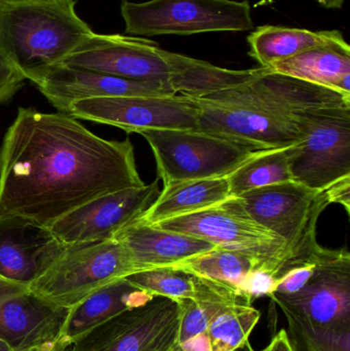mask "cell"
<instances>
[{"mask_svg": "<svg viewBox=\"0 0 350 351\" xmlns=\"http://www.w3.org/2000/svg\"><path fill=\"white\" fill-rule=\"evenodd\" d=\"M144 184L129 139H103L67 113L20 108L4 134L0 217L49 227L95 198Z\"/></svg>", "mask_w": 350, "mask_h": 351, "instance_id": "cell-1", "label": "cell"}, {"mask_svg": "<svg viewBox=\"0 0 350 351\" xmlns=\"http://www.w3.org/2000/svg\"><path fill=\"white\" fill-rule=\"evenodd\" d=\"M75 6L76 0H0V51L25 80L35 82L94 32Z\"/></svg>", "mask_w": 350, "mask_h": 351, "instance_id": "cell-2", "label": "cell"}, {"mask_svg": "<svg viewBox=\"0 0 350 351\" xmlns=\"http://www.w3.org/2000/svg\"><path fill=\"white\" fill-rule=\"evenodd\" d=\"M236 198L257 223L285 243V257L275 282L287 270L314 258L322 247L316 226L321 214L331 204L326 189L312 190L291 181L257 188Z\"/></svg>", "mask_w": 350, "mask_h": 351, "instance_id": "cell-3", "label": "cell"}, {"mask_svg": "<svg viewBox=\"0 0 350 351\" xmlns=\"http://www.w3.org/2000/svg\"><path fill=\"white\" fill-rule=\"evenodd\" d=\"M137 134L149 144L164 185L228 177L257 150L229 138L199 130L147 129Z\"/></svg>", "mask_w": 350, "mask_h": 351, "instance_id": "cell-4", "label": "cell"}, {"mask_svg": "<svg viewBox=\"0 0 350 351\" xmlns=\"http://www.w3.org/2000/svg\"><path fill=\"white\" fill-rule=\"evenodd\" d=\"M137 272L125 245L113 239L67 247L29 288L58 306L71 308L103 287Z\"/></svg>", "mask_w": 350, "mask_h": 351, "instance_id": "cell-5", "label": "cell"}, {"mask_svg": "<svg viewBox=\"0 0 350 351\" xmlns=\"http://www.w3.org/2000/svg\"><path fill=\"white\" fill-rule=\"evenodd\" d=\"M121 16L131 36L242 32L254 29L247 0H123Z\"/></svg>", "mask_w": 350, "mask_h": 351, "instance_id": "cell-6", "label": "cell"}, {"mask_svg": "<svg viewBox=\"0 0 350 351\" xmlns=\"http://www.w3.org/2000/svg\"><path fill=\"white\" fill-rule=\"evenodd\" d=\"M166 230L191 235L219 247L256 256L266 262L261 268L273 276L285 257V243L279 235L257 223L236 197L185 216L156 223Z\"/></svg>", "mask_w": 350, "mask_h": 351, "instance_id": "cell-7", "label": "cell"}, {"mask_svg": "<svg viewBox=\"0 0 350 351\" xmlns=\"http://www.w3.org/2000/svg\"><path fill=\"white\" fill-rule=\"evenodd\" d=\"M183 55L141 37L92 32L60 64L125 80L160 84L171 94Z\"/></svg>", "mask_w": 350, "mask_h": 351, "instance_id": "cell-8", "label": "cell"}, {"mask_svg": "<svg viewBox=\"0 0 350 351\" xmlns=\"http://www.w3.org/2000/svg\"><path fill=\"white\" fill-rule=\"evenodd\" d=\"M303 140L290 158L292 180L325 190L350 176V108L324 109L301 119Z\"/></svg>", "mask_w": 350, "mask_h": 351, "instance_id": "cell-9", "label": "cell"}, {"mask_svg": "<svg viewBox=\"0 0 350 351\" xmlns=\"http://www.w3.org/2000/svg\"><path fill=\"white\" fill-rule=\"evenodd\" d=\"M289 325L308 328L350 326V254L323 250L316 274L292 295H273Z\"/></svg>", "mask_w": 350, "mask_h": 351, "instance_id": "cell-10", "label": "cell"}, {"mask_svg": "<svg viewBox=\"0 0 350 351\" xmlns=\"http://www.w3.org/2000/svg\"><path fill=\"white\" fill-rule=\"evenodd\" d=\"M67 114L129 134L147 129L197 130L199 111L190 97L173 95L86 99L72 103Z\"/></svg>", "mask_w": 350, "mask_h": 351, "instance_id": "cell-11", "label": "cell"}, {"mask_svg": "<svg viewBox=\"0 0 350 351\" xmlns=\"http://www.w3.org/2000/svg\"><path fill=\"white\" fill-rule=\"evenodd\" d=\"M203 98L248 105L297 121L314 111L350 108V95L277 73L269 68L246 84Z\"/></svg>", "mask_w": 350, "mask_h": 351, "instance_id": "cell-12", "label": "cell"}, {"mask_svg": "<svg viewBox=\"0 0 350 351\" xmlns=\"http://www.w3.org/2000/svg\"><path fill=\"white\" fill-rule=\"evenodd\" d=\"M160 179L95 198L49 226L66 247L113 239L139 219L160 194Z\"/></svg>", "mask_w": 350, "mask_h": 351, "instance_id": "cell-13", "label": "cell"}, {"mask_svg": "<svg viewBox=\"0 0 350 351\" xmlns=\"http://www.w3.org/2000/svg\"><path fill=\"white\" fill-rule=\"evenodd\" d=\"M192 99L199 107V131L223 136L257 150L290 147L303 140L301 121L248 105L203 97Z\"/></svg>", "mask_w": 350, "mask_h": 351, "instance_id": "cell-14", "label": "cell"}, {"mask_svg": "<svg viewBox=\"0 0 350 351\" xmlns=\"http://www.w3.org/2000/svg\"><path fill=\"white\" fill-rule=\"evenodd\" d=\"M68 313L29 286L0 278V340L12 350L59 339Z\"/></svg>", "mask_w": 350, "mask_h": 351, "instance_id": "cell-15", "label": "cell"}, {"mask_svg": "<svg viewBox=\"0 0 350 351\" xmlns=\"http://www.w3.org/2000/svg\"><path fill=\"white\" fill-rule=\"evenodd\" d=\"M180 303L154 297L90 330L70 351H144L180 319Z\"/></svg>", "mask_w": 350, "mask_h": 351, "instance_id": "cell-16", "label": "cell"}, {"mask_svg": "<svg viewBox=\"0 0 350 351\" xmlns=\"http://www.w3.org/2000/svg\"><path fill=\"white\" fill-rule=\"evenodd\" d=\"M67 247L49 227L21 217H0V278L29 286Z\"/></svg>", "mask_w": 350, "mask_h": 351, "instance_id": "cell-17", "label": "cell"}, {"mask_svg": "<svg viewBox=\"0 0 350 351\" xmlns=\"http://www.w3.org/2000/svg\"><path fill=\"white\" fill-rule=\"evenodd\" d=\"M33 84L59 112L64 113H67L72 103L86 99L173 96L160 84L125 80L64 64L49 68Z\"/></svg>", "mask_w": 350, "mask_h": 351, "instance_id": "cell-18", "label": "cell"}, {"mask_svg": "<svg viewBox=\"0 0 350 351\" xmlns=\"http://www.w3.org/2000/svg\"><path fill=\"white\" fill-rule=\"evenodd\" d=\"M114 239L125 245L140 271L172 267L217 247L203 239L137 220L121 229Z\"/></svg>", "mask_w": 350, "mask_h": 351, "instance_id": "cell-19", "label": "cell"}, {"mask_svg": "<svg viewBox=\"0 0 350 351\" xmlns=\"http://www.w3.org/2000/svg\"><path fill=\"white\" fill-rule=\"evenodd\" d=\"M153 298L125 278L116 280L69 308L62 328L61 337L71 346L78 338L101 324L129 309L142 306Z\"/></svg>", "mask_w": 350, "mask_h": 351, "instance_id": "cell-20", "label": "cell"}, {"mask_svg": "<svg viewBox=\"0 0 350 351\" xmlns=\"http://www.w3.org/2000/svg\"><path fill=\"white\" fill-rule=\"evenodd\" d=\"M230 197L227 177L173 182L164 185L153 204L137 221L156 224L205 210Z\"/></svg>", "mask_w": 350, "mask_h": 351, "instance_id": "cell-21", "label": "cell"}, {"mask_svg": "<svg viewBox=\"0 0 350 351\" xmlns=\"http://www.w3.org/2000/svg\"><path fill=\"white\" fill-rule=\"evenodd\" d=\"M269 69L350 95V47L347 40L308 49Z\"/></svg>", "mask_w": 350, "mask_h": 351, "instance_id": "cell-22", "label": "cell"}, {"mask_svg": "<svg viewBox=\"0 0 350 351\" xmlns=\"http://www.w3.org/2000/svg\"><path fill=\"white\" fill-rule=\"evenodd\" d=\"M249 55L261 67L271 68L275 63L299 55L308 49L345 41L338 30L310 31L282 26L258 27L249 35Z\"/></svg>", "mask_w": 350, "mask_h": 351, "instance_id": "cell-23", "label": "cell"}, {"mask_svg": "<svg viewBox=\"0 0 350 351\" xmlns=\"http://www.w3.org/2000/svg\"><path fill=\"white\" fill-rule=\"evenodd\" d=\"M253 305H230L197 337L179 346L180 351H234L249 341L260 319Z\"/></svg>", "mask_w": 350, "mask_h": 351, "instance_id": "cell-24", "label": "cell"}, {"mask_svg": "<svg viewBox=\"0 0 350 351\" xmlns=\"http://www.w3.org/2000/svg\"><path fill=\"white\" fill-rule=\"evenodd\" d=\"M265 265L266 262L256 256L217 247L172 267L230 285L244 292L245 284L250 274Z\"/></svg>", "mask_w": 350, "mask_h": 351, "instance_id": "cell-25", "label": "cell"}, {"mask_svg": "<svg viewBox=\"0 0 350 351\" xmlns=\"http://www.w3.org/2000/svg\"><path fill=\"white\" fill-rule=\"evenodd\" d=\"M294 146L262 150L236 169L227 177L232 197L257 188L293 181L290 173V158Z\"/></svg>", "mask_w": 350, "mask_h": 351, "instance_id": "cell-26", "label": "cell"}, {"mask_svg": "<svg viewBox=\"0 0 350 351\" xmlns=\"http://www.w3.org/2000/svg\"><path fill=\"white\" fill-rule=\"evenodd\" d=\"M289 334L297 351H350V326L308 328L289 325Z\"/></svg>", "mask_w": 350, "mask_h": 351, "instance_id": "cell-27", "label": "cell"}, {"mask_svg": "<svg viewBox=\"0 0 350 351\" xmlns=\"http://www.w3.org/2000/svg\"><path fill=\"white\" fill-rule=\"evenodd\" d=\"M179 303L181 306L178 329L179 346L203 333L221 311L232 305L195 301H181Z\"/></svg>", "mask_w": 350, "mask_h": 351, "instance_id": "cell-28", "label": "cell"}, {"mask_svg": "<svg viewBox=\"0 0 350 351\" xmlns=\"http://www.w3.org/2000/svg\"><path fill=\"white\" fill-rule=\"evenodd\" d=\"M25 80L0 51V106L8 102L22 88Z\"/></svg>", "mask_w": 350, "mask_h": 351, "instance_id": "cell-29", "label": "cell"}, {"mask_svg": "<svg viewBox=\"0 0 350 351\" xmlns=\"http://www.w3.org/2000/svg\"><path fill=\"white\" fill-rule=\"evenodd\" d=\"M331 204H339L345 206L347 214L350 208V176L339 180L326 188Z\"/></svg>", "mask_w": 350, "mask_h": 351, "instance_id": "cell-30", "label": "cell"}, {"mask_svg": "<svg viewBox=\"0 0 350 351\" xmlns=\"http://www.w3.org/2000/svg\"><path fill=\"white\" fill-rule=\"evenodd\" d=\"M179 319L176 324L168 328L155 341L152 342L144 351H178Z\"/></svg>", "mask_w": 350, "mask_h": 351, "instance_id": "cell-31", "label": "cell"}, {"mask_svg": "<svg viewBox=\"0 0 350 351\" xmlns=\"http://www.w3.org/2000/svg\"><path fill=\"white\" fill-rule=\"evenodd\" d=\"M260 351H297V350L292 342L287 330L283 329L271 339L266 348Z\"/></svg>", "mask_w": 350, "mask_h": 351, "instance_id": "cell-32", "label": "cell"}, {"mask_svg": "<svg viewBox=\"0 0 350 351\" xmlns=\"http://www.w3.org/2000/svg\"><path fill=\"white\" fill-rule=\"evenodd\" d=\"M68 346H70V344L64 338L60 337L59 339L55 340V341L47 342V343L40 344V346H33V348L18 351H66Z\"/></svg>", "mask_w": 350, "mask_h": 351, "instance_id": "cell-33", "label": "cell"}, {"mask_svg": "<svg viewBox=\"0 0 350 351\" xmlns=\"http://www.w3.org/2000/svg\"><path fill=\"white\" fill-rule=\"evenodd\" d=\"M316 1L324 8H331V10H340L345 5L347 0H316Z\"/></svg>", "mask_w": 350, "mask_h": 351, "instance_id": "cell-34", "label": "cell"}, {"mask_svg": "<svg viewBox=\"0 0 350 351\" xmlns=\"http://www.w3.org/2000/svg\"><path fill=\"white\" fill-rule=\"evenodd\" d=\"M234 351H254V350H253L252 346H251L250 342L247 341L246 343L244 344V346H240V348H238V350Z\"/></svg>", "mask_w": 350, "mask_h": 351, "instance_id": "cell-35", "label": "cell"}, {"mask_svg": "<svg viewBox=\"0 0 350 351\" xmlns=\"http://www.w3.org/2000/svg\"><path fill=\"white\" fill-rule=\"evenodd\" d=\"M0 351H14L12 350V348H10V346H8V344L5 343V342L2 341V340H0Z\"/></svg>", "mask_w": 350, "mask_h": 351, "instance_id": "cell-36", "label": "cell"}, {"mask_svg": "<svg viewBox=\"0 0 350 351\" xmlns=\"http://www.w3.org/2000/svg\"><path fill=\"white\" fill-rule=\"evenodd\" d=\"M178 351H180V350H179Z\"/></svg>", "mask_w": 350, "mask_h": 351, "instance_id": "cell-37", "label": "cell"}]
</instances>
